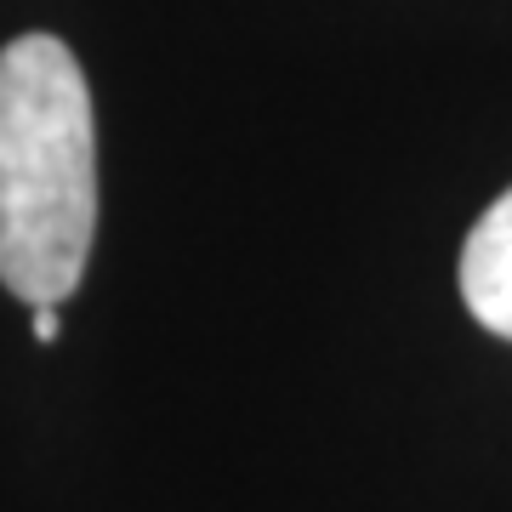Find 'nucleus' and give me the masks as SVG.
Segmentation results:
<instances>
[{
  "label": "nucleus",
  "mask_w": 512,
  "mask_h": 512,
  "mask_svg": "<svg viewBox=\"0 0 512 512\" xmlns=\"http://www.w3.org/2000/svg\"><path fill=\"white\" fill-rule=\"evenodd\" d=\"M97 234L92 92L57 35L0 52V285L29 308H63Z\"/></svg>",
  "instance_id": "1"
},
{
  "label": "nucleus",
  "mask_w": 512,
  "mask_h": 512,
  "mask_svg": "<svg viewBox=\"0 0 512 512\" xmlns=\"http://www.w3.org/2000/svg\"><path fill=\"white\" fill-rule=\"evenodd\" d=\"M461 302L490 336L512 342V188L478 217L461 251Z\"/></svg>",
  "instance_id": "2"
},
{
  "label": "nucleus",
  "mask_w": 512,
  "mask_h": 512,
  "mask_svg": "<svg viewBox=\"0 0 512 512\" xmlns=\"http://www.w3.org/2000/svg\"><path fill=\"white\" fill-rule=\"evenodd\" d=\"M57 325H63V313L57 308H35V336L40 342H57Z\"/></svg>",
  "instance_id": "3"
}]
</instances>
